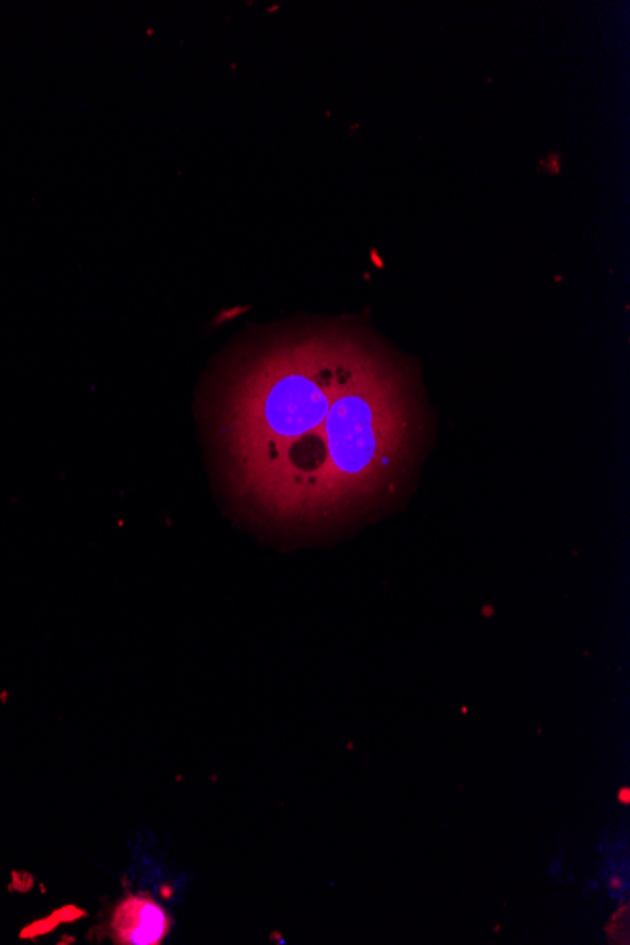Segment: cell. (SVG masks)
Here are the masks:
<instances>
[{"label":"cell","mask_w":630,"mask_h":945,"mask_svg":"<svg viewBox=\"0 0 630 945\" xmlns=\"http://www.w3.org/2000/svg\"><path fill=\"white\" fill-rule=\"evenodd\" d=\"M217 489L246 521L319 531L395 510L432 444L417 366L353 319L248 340L204 410Z\"/></svg>","instance_id":"6da1fadb"},{"label":"cell","mask_w":630,"mask_h":945,"mask_svg":"<svg viewBox=\"0 0 630 945\" xmlns=\"http://www.w3.org/2000/svg\"><path fill=\"white\" fill-rule=\"evenodd\" d=\"M621 800H623V804H629V789L621 791Z\"/></svg>","instance_id":"3957f363"},{"label":"cell","mask_w":630,"mask_h":945,"mask_svg":"<svg viewBox=\"0 0 630 945\" xmlns=\"http://www.w3.org/2000/svg\"><path fill=\"white\" fill-rule=\"evenodd\" d=\"M112 932L117 944H159L168 932V917L150 898L129 896L112 917Z\"/></svg>","instance_id":"7a4b0ae2"}]
</instances>
